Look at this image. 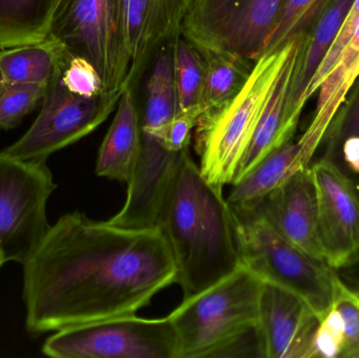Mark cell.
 Here are the masks:
<instances>
[{"mask_svg": "<svg viewBox=\"0 0 359 358\" xmlns=\"http://www.w3.org/2000/svg\"><path fill=\"white\" fill-rule=\"evenodd\" d=\"M353 2L354 0H333L303 36L287 99V124L293 132H297L306 105L304 96L308 85L330 50Z\"/></svg>", "mask_w": 359, "mask_h": 358, "instance_id": "obj_16", "label": "cell"}, {"mask_svg": "<svg viewBox=\"0 0 359 358\" xmlns=\"http://www.w3.org/2000/svg\"><path fill=\"white\" fill-rule=\"evenodd\" d=\"M318 146V142L303 134L299 140L292 139L269 153L246 177L233 184L226 199L232 212L236 214L255 212L276 187L308 166Z\"/></svg>", "mask_w": 359, "mask_h": 358, "instance_id": "obj_15", "label": "cell"}, {"mask_svg": "<svg viewBox=\"0 0 359 358\" xmlns=\"http://www.w3.org/2000/svg\"><path fill=\"white\" fill-rule=\"evenodd\" d=\"M310 170L316 186L323 254L327 264L337 269L359 247L358 185L331 158L323 157Z\"/></svg>", "mask_w": 359, "mask_h": 358, "instance_id": "obj_11", "label": "cell"}, {"mask_svg": "<svg viewBox=\"0 0 359 358\" xmlns=\"http://www.w3.org/2000/svg\"><path fill=\"white\" fill-rule=\"evenodd\" d=\"M286 0H194L182 35L198 50L231 53L255 61Z\"/></svg>", "mask_w": 359, "mask_h": 358, "instance_id": "obj_9", "label": "cell"}, {"mask_svg": "<svg viewBox=\"0 0 359 358\" xmlns=\"http://www.w3.org/2000/svg\"><path fill=\"white\" fill-rule=\"evenodd\" d=\"M174 67L180 111H203L206 61L203 53L183 35L175 40Z\"/></svg>", "mask_w": 359, "mask_h": 358, "instance_id": "obj_24", "label": "cell"}, {"mask_svg": "<svg viewBox=\"0 0 359 358\" xmlns=\"http://www.w3.org/2000/svg\"><path fill=\"white\" fill-rule=\"evenodd\" d=\"M292 41L261 55L241 92L219 109L201 115L194 136L198 167L215 186L223 189L233 183Z\"/></svg>", "mask_w": 359, "mask_h": 358, "instance_id": "obj_4", "label": "cell"}, {"mask_svg": "<svg viewBox=\"0 0 359 358\" xmlns=\"http://www.w3.org/2000/svg\"><path fill=\"white\" fill-rule=\"evenodd\" d=\"M332 1L333 0H286L268 38L263 54L276 52L295 38L306 35Z\"/></svg>", "mask_w": 359, "mask_h": 358, "instance_id": "obj_25", "label": "cell"}, {"mask_svg": "<svg viewBox=\"0 0 359 358\" xmlns=\"http://www.w3.org/2000/svg\"><path fill=\"white\" fill-rule=\"evenodd\" d=\"M234 219L241 265L301 298L322 321L332 307L333 269L287 241L257 210Z\"/></svg>", "mask_w": 359, "mask_h": 358, "instance_id": "obj_5", "label": "cell"}, {"mask_svg": "<svg viewBox=\"0 0 359 358\" xmlns=\"http://www.w3.org/2000/svg\"><path fill=\"white\" fill-rule=\"evenodd\" d=\"M318 321L313 311L292 292L264 283L259 329L266 358H311Z\"/></svg>", "mask_w": 359, "mask_h": 358, "instance_id": "obj_14", "label": "cell"}, {"mask_svg": "<svg viewBox=\"0 0 359 358\" xmlns=\"http://www.w3.org/2000/svg\"><path fill=\"white\" fill-rule=\"evenodd\" d=\"M194 0H122L130 57L128 86L134 88L157 50L182 35Z\"/></svg>", "mask_w": 359, "mask_h": 358, "instance_id": "obj_12", "label": "cell"}, {"mask_svg": "<svg viewBox=\"0 0 359 358\" xmlns=\"http://www.w3.org/2000/svg\"><path fill=\"white\" fill-rule=\"evenodd\" d=\"M358 193H359V186H358Z\"/></svg>", "mask_w": 359, "mask_h": 358, "instance_id": "obj_37", "label": "cell"}, {"mask_svg": "<svg viewBox=\"0 0 359 358\" xmlns=\"http://www.w3.org/2000/svg\"><path fill=\"white\" fill-rule=\"evenodd\" d=\"M141 120L134 90L126 86L97 158V176L119 182L132 180L141 153Z\"/></svg>", "mask_w": 359, "mask_h": 358, "instance_id": "obj_18", "label": "cell"}, {"mask_svg": "<svg viewBox=\"0 0 359 358\" xmlns=\"http://www.w3.org/2000/svg\"><path fill=\"white\" fill-rule=\"evenodd\" d=\"M48 38L62 44L72 56L90 61L105 94L128 86L130 57L122 0H61Z\"/></svg>", "mask_w": 359, "mask_h": 358, "instance_id": "obj_6", "label": "cell"}, {"mask_svg": "<svg viewBox=\"0 0 359 358\" xmlns=\"http://www.w3.org/2000/svg\"><path fill=\"white\" fill-rule=\"evenodd\" d=\"M202 52V50H201ZM206 61L203 113L229 102L244 88L255 61L231 53L202 52Z\"/></svg>", "mask_w": 359, "mask_h": 358, "instance_id": "obj_23", "label": "cell"}, {"mask_svg": "<svg viewBox=\"0 0 359 358\" xmlns=\"http://www.w3.org/2000/svg\"><path fill=\"white\" fill-rule=\"evenodd\" d=\"M62 71L46 86L41 111L29 130L4 149L8 155L22 160H48L94 132L115 111L122 92H102L92 98L79 96L63 85Z\"/></svg>", "mask_w": 359, "mask_h": 358, "instance_id": "obj_10", "label": "cell"}, {"mask_svg": "<svg viewBox=\"0 0 359 358\" xmlns=\"http://www.w3.org/2000/svg\"><path fill=\"white\" fill-rule=\"evenodd\" d=\"M176 265L184 300L219 283L241 266L234 214L223 189L209 182L189 149L180 153L158 214Z\"/></svg>", "mask_w": 359, "mask_h": 358, "instance_id": "obj_2", "label": "cell"}, {"mask_svg": "<svg viewBox=\"0 0 359 358\" xmlns=\"http://www.w3.org/2000/svg\"><path fill=\"white\" fill-rule=\"evenodd\" d=\"M61 0H0V50L46 41Z\"/></svg>", "mask_w": 359, "mask_h": 358, "instance_id": "obj_20", "label": "cell"}, {"mask_svg": "<svg viewBox=\"0 0 359 358\" xmlns=\"http://www.w3.org/2000/svg\"><path fill=\"white\" fill-rule=\"evenodd\" d=\"M48 160H22L0 151V249L22 265L50 225L46 205L57 184Z\"/></svg>", "mask_w": 359, "mask_h": 358, "instance_id": "obj_7", "label": "cell"}, {"mask_svg": "<svg viewBox=\"0 0 359 358\" xmlns=\"http://www.w3.org/2000/svg\"><path fill=\"white\" fill-rule=\"evenodd\" d=\"M341 149L346 165L353 174H359V136L346 139Z\"/></svg>", "mask_w": 359, "mask_h": 358, "instance_id": "obj_34", "label": "cell"}, {"mask_svg": "<svg viewBox=\"0 0 359 358\" xmlns=\"http://www.w3.org/2000/svg\"><path fill=\"white\" fill-rule=\"evenodd\" d=\"M344 340L343 319L339 311L331 307L316 328L312 340L311 358H341Z\"/></svg>", "mask_w": 359, "mask_h": 358, "instance_id": "obj_31", "label": "cell"}, {"mask_svg": "<svg viewBox=\"0 0 359 358\" xmlns=\"http://www.w3.org/2000/svg\"><path fill=\"white\" fill-rule=\"evenodd\" d=\"M353 136H359V76L325 134L324 157L334 159L344 141Z\"/></svg>", "mask_w": 359, "mask_h": 358, "instance_id": "obj_27", "label": "cell"}, {"mask_svg": "<svg viewBox=\"0 0 359 358\" xmlns=\"http://www.w3.org/2000/svg\"><path fill=\"white\" fill-rule=\"evenodd\" d=\"M303 36L295 38L292 41L290 52L280 69L250 144L236 170L232 185L246 177L269 153L292 140L294 137L295 132L287 124L286 106Z\"/></svg>", "mask_w": 359, "mask_h": 358, "instance_id": "obj_17", "label": "cell"}, {"mask_svg": "<svg viewBox=\"0 0 359 358\" xmlns=\"http://www.w3.org/2000/svg\"><path fill=\"white\" fill-rule=\"evenodd\" d=\"M202 113V109L180 111L174 119L159 130H141L155 136L172 153H181L189 149L192 132L196 130Z\"/></svg>", "mask_w": 359, "mask_h": 358, "instance_id": "obj_32", "label": "cell"}, {"mask_svg": "<svg viewBox=\"0 0 359 358\" xmlns=\"http://www.w3.org/2000/svg\"><path fill=\"white\" fill-rule=\"evenodd\" d=\"M333 270L348 288L359 296V247L341 266Z\"/></svg>", "mask_w": 359, "mask_h": 358, "instance_id": "obj_33", "label": "cell"}, {"mask_svg": "<svg viewBox=\"0 0 359 358\" xmlns=\"http://www.w3.org/2000/svg\"><path fill=\"white\" fill-rule=\"evenodd\" d=\"M41 351L53 358H178L179 340L170 317L135 315L59 330Z\"/></svg>", "mask_w": 359, "mask_h": 358, "instance_id": "obj_8", "label": "cell"}, {"mask_svg": "<svg viewBox=\"0 0 359 358\" xmlns=\"http://www.w3.org/2000/svg\"><path fill=\"white\" fill-rule=\"evenodd\" d=\"M72 55L55 40L0 50V69L6 84L48 83L63 71Z\"/></svg>", "mask_w": 359, "mask_h": 358, "instance_id": "obj_19", "label": "cell"}, {"mask_svg": "<svg viewBox=\"0 0 359 358\" xmlns=\"http://www.w3.org/2000/svg\"><path fill=\"white\" fill-rule=\"evenodd\" d=\"M6 263H8V261H6V256H4V254H2L1 249H0V268H1Z\"/></svg>", "mask_w": 359, "mask_h": 358, "instance_id": "obj_36", "label": "cell"}, {"mask_svg": "<svg viewBox=\"0 0 359 358\" xmlns=\"http://www.w3.org/2000/svg\"><path fill=\"white\" fill-rule=\"evenodd\" d=\"M358 27L359 0H354L353 4L350 8L349 12H348L341 29H339V34H337L332 46H331L330 50L327 53L324 61L318 67L316 75L312 78L311 82L308 85L305 96H304L305 103H307V101L318 92V88H320L322 82L324 81L325 78L332 71L333 67L339 61V57L343 54L344 50L347 48L348 44L351 42L354 35H355Z\"/></svg>", "mask_w": 359, "mask_h": 358, "instance_id": "obj_29", "label": "cell"}, {"mask_svg": "<svg viewBox=\"0 0 359 358\" xmlns=\"http://www.w3.org/2000/svg\"><path fill=\"white\" fill-rule=\"evenodd\" d=\"M359 76V27L351 42L339 57L332 71L318 88L313 120L306 134L322 143L335 113Z\"/></svg>", "mask_w": 359, "mask_h": 358, "instance_id": "obj_21", "label": "cell"}, {"mask_svg": "<svg viewBox=\"0 0 359 358\" xmlns=\"http://www.w3.org/2000/svg\"><path fill=\"white\" fill-rule=\"evenodd\" d=\"M332 307L339 311L344 323L345 340L341 358H359V296L348 288L335 273Z\"/></svg>", "mask_w": 359, "mask_h": 358, "instance_id": "obj_28", "label": "cell"}, {"mask_svg": "<svg viewBox=\"0 0 359 358\" xmlns=\"http://www.w3.org/2000/svg\"><path fill=\"white\" fill-rule=\"evenodd\" d=\"M22 267L25 328L34 338L137 315L177 275L159 227L124 228L79 212L50 225Z\"/></svg>", "mask_w": 359, "mask_h": 358, "instance_id": "obj_1", "label": "cell"}, {"mask_svg": "<svg viewBox=\"0 0 359 358\" xmlns=\"http://www.w3.org/2000/svg\"><path fill=\"white\" fill-rule=\"evenodd\" d=\"M6 85V80H4V74H2L1 69H0V95L4 92Z\"/></svg>", "mask_w": 359, "mask_h": 358, "instance_id": "obj_35", "label": "cell"}, {"mask_svg": "<svg viewBox=\"0 0 359 358\" xmlns=\"http://www.w3.org/2000/svg\"><path fill=\"white\" fill-rule=\"evenodd\" d=\"M255 210L287 241L326 263L318 237V201L309 165L276 187Z\"/></svg>", "mask_w": 359, "mask_h": 358, "instance_id": "obj_13", "label": "cell"}, {"mask_svg": "<svg viewBox=\"0 0 359 358\" xmlns=\"http://www.w3.org/2000/svg\"><path fill=\"white\" fill-rule=\"evenodd\" d=\"M265 282L241 265L225 279L185 298L168 317L178 358L265 357L259 307Z\"/></svg>", "mask_w": 359, "mask_h": 358, "instance_id": "obj_3", "label": "cell"}, {"mask_svg": "<svg viewBox=\"0 0 359 358\" xmlns=\"http://www.w3.org/2000/svg\"><path fill=\"white\" fill-rule=\"evenodd\" d=\"M61 82L71 92L92 98L103 92L102 79L90 61L72 56L61 74Z\"/></svg>", "mask_w": 359, "mask_h": 358, "instance_id": "obj_30", "label": "cell"}, {"mask_svg": "<svg viewBox=\"0 0 359 358\" xmlns=\"http://www.w3.org/2000/svg\"><path fill=\"white\" fill-rule=\"evenodd\" d=\"M175 41L164 44L151 62L141 130L163 128L180 113L174 67Z\"/></svg>", "mask_w": 359, "mask_h": 358, "instance_id": "obj_22", "label": "cell"}, {"mask_svg": "<svg viewBox=\"0 0 359 358\" xmlns=\"http://www.w3.org/2000/svg\"><path fill=\"white\" fill-rule=\"evenodd\" d=\"M46 86L8 84L0 95V130H11L42 102Z\"/></svg>", "mask_w": 359, "mask_h": 358, "instance_id": "obj_26", "label": "cell"}]
</instances>
